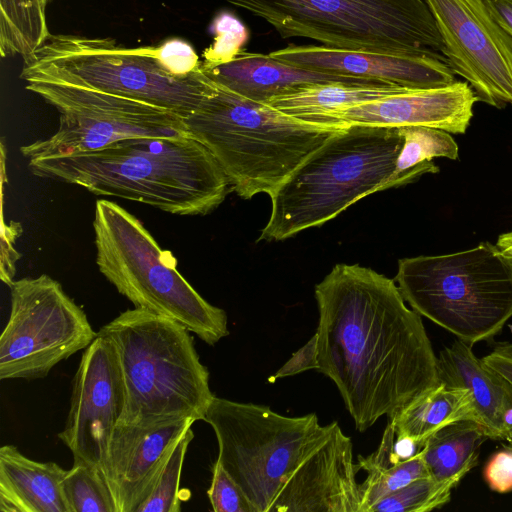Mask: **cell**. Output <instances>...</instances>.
Masks as SVG:
<instances>
[{
    "instance_id": "1",
    "label": "cell",
    "mask_w": 512,
    "mask_h": 512,
    "mask_svg": "<svg viewBox=\"0 0 512 512\" xmlns=\"http://www.w3.org/2000/svg\"><path fill=\"white\" fill-rule=\"evenodd\" d=\"M318 361L358 431L392 419L440 383L421 315L395 283L359 264H336L315 286Z\"/></svg>"
},
{
    "instance_id": "2",
    "label": "cell",
    "mask_w": 512,
    "mask_h": 512,
    "mask_svg": "<svg viewBox=\"0 0 512 512\" xmlns=\"http://www.w3.org/2000/svg\"><path fill=\"white\" fill-rule=\"evenodd\" d=\"M32 174L176 215H205L231 190L212 153L188 133L130 138L102 149L28 159Z\"/></svg>"
},
{
    "instance_id": "3",
    "label": "cell",
    "mask_w": 512,
    "mask_h": 512,
    "mask_svg": "<svg viewBox=\"0 0 512 512\" xmlns=\"http://www.w3.org/2000/svg\"><path fill=\"white\" fill-rule=\"evenodd\" d=\"M184 123L187 133L215 157L231 190L243 199L259 193L271 196L340 128L303 121L218 84Z\"/></svg>"
},
{
    "instance_id": "4",
    "label": "cell",
    "mask_w": 512,
    "mask_h": 512,
    "mask_svg": "<svg viewBox=\"0 0 512 512\" xmlns=\"http://www.w3.org/2000/svg\"><path fill=\"white\" fill-rule=\"evenodd\" d=\"M402 146L399 127L338 128L270 196L271 214L257 241H281L321 226L382 191Z\"/></svg>"
},
{
    "instance_id": "5",
    "label": "cell",
    "mask_w": 512,
    "mask_h": 512,
    "mask_svg": "<svg viewBox=\"0 0 512 512\" xmlns=\"http://www.w3.org/2000/svg\"><path fill=\"white\" fill-rule=\"evenodd\" d=\"M98 333L113 345L123 377L125 407L118 424L204 420L214 395L209 371L200 361L190 331L135 307Z\"/></svg>"
},
{
    "instance_id": "6",
    "label": "cell",
    "mask_w": 512,
    "mask_h": 512,
    "mask_svg": "<svg viewBox=\"0 0 512 512\" xmlns=\"http://www.w3.org/2000/svg\"><path fill=\"white\" fill-rule=\"evenodd\" d=\"M93 230L99 271L135 307L179 323L208 345L229 334L226 312L192 287L172 254L133 214L99 199Z\"/></svg>"
},
{
    "instance_id": "7",
    "label": "cell",
    "mask_w": 512,
    "mask_h": 512,
    "mask_svg": "<svg viewBox=\"0 0 512 512\" xmlns=\"http://www.w3.org/2000/svg\"><path fill=\"white\" fill-rule=\"evenodd\" d=\"M404 300L468 344L493 339L512 318V260L497 245L398 261Z\"/></svg>"
},
{
    "instance_id": "8",
    "label": "cell",
    "mask_w": 512,
    "mask_h": 512,
    "mask_svg": "<svg viewBox=\"0 0 512 512\" xmlns=\"http://www.w3.org/2000/svg\"><path fill=\"white\" fill-rule=\"evenodd\" d=\"M271 25L284 38L384 54L444 56L424 0H227ZM445 57V56H444Z\"/></svg>"
},
{
    "instance_id": "9",
    "label": "cell",
    "mask_w": 512,
    "mask_h": 512,
    "mask_svg": "<svg viewBox=\"0 0 512 512\" xmlns=\"http://www.w3.org/2000/svg\"><path fill=\"white\" fill-rule=\"evenodd\" d=\"M23 59V81L45 79L77 84L149 103L183 119L216 87L201 68L178 77L161 66L153 46L129 48L110 38L51 34Z\"/></svg>"
},
{
    "instance_id": "10",
    "label": "cell",
    "mask_w": 512,
    "mask_h": 512,
    "mask_svg": "<svg viewBox=\"0 0 512 512\" xmlns=\"http://www.w3.org/2000/svg\"><path fill=\"white\" fill-rule=\"evenodd\" d=\"M204 421L217 438V461L257 512H270L290 475L329 438L336 424L320 425L314 413L284 416L264 405L216 396Z\"/></svg>"
},
{
    "instance_id": "11",
    "label": "cell",
    "mask_w": 512,
    "mask_h": 512,
    "mask_svg": "<svg viewBox=\"0 0 512 512\" xmlns=\"http://www.w3.org/2000/svg\"><path fill=\"white\" fill-rule=\"evenodd\" d=\"M25 83L27 90L60 114L53 135L21 146L27 160L99 150L130 138L187 134L182 117L149 103L62 81L31 79Z\"/></svg>"
},
{
    "instance_id": "12",
    "label": "cell",
    "mask_w": 512,
    "mask_h": 512,
    "mask_svg": "<svg viewBox=\"0 0 512 512\" xmlns=\"http://www.w3.org/2000/svg\"><path fill=\"white\" fill-rule=\"evenodd\" d=\"M0 336V379H40L88 347L97 334L85 312L48 275L13 281Z\"/></svg>"
},
{
    "instance_id": "13",
    "label": "cell",
    "mask_w": 512,
    "mask_h": 512,
    "mask_svg": "<svg viewBox=\"0 0 512 512\" xmlns=\"http://www.w3.org/2000/svg\"><path fill=\"white\" fill-rule=\"evenodd\" d=\"M443 41L452 71L478 101L496 108L512 105V37L483 0H424Z\"/></svg>"
},
{
    "instance_id": "14",
    "label": "cell",
    "mask_w": 512,
    "mask_h": 512,
    "mask_svg": "<svg viewBox=\"0 0 512 512\" xmlns=\"http://www.w3.org/2000/svg\"><path fill=\"white\" fill-rule=\"evenodd\" d=\"M124 407V382L114 347L98 333L82 354L65 427L58 434L73 462L101 466Z\"/></svg>"
},
{
    "instance_id": "15",
    "label": "cell",
    "mask_w": 512,
    "mask_h": 512,
    "mask_svg": "<svg viewBox=\"0 0 512 512\" xmlns=\"http://www.w3.org/2000/svg\"><path fill=\"white\" fill-rule=\"evenodd\" d=\"M195 421L180 418L150 425L116 426L99 467L116 512H135L150 494L174 446Z\"/></svg>"
},
{
    "instance_id": "16",
    "label": "cell",
    "mask_w": 512,
    "mask_h": 512,
    "mask_svg": "<svg viewBox=\"0 0 512 512\" xmlns=\"http://www.w3.org/2000/svg\"><path fill=\"white\" fill-rule=\"evenodd\" d=\"M351 438L335 424L329 438L290 475L270 512H360Z\"/></svg>"
},
{
    "instance_id": "17",
    "label": "cell",
    "mask_w": 512,
    "mask_h": 512,
    "mask_svg": "<svg viewBox=\"0 0 512 512\" xmlns=\"http://www.w3.org/2000/svg\"><path fill=\"white\" fill-rule=\"evenodd\" d=\"M279 61L329 74L352 76L404 88H435L453 83L455 73L444 56L384 54L331 48L324 45H288L269 53Z\"/></svg>"
},
{
    "instance_id": "18",
    "label": "cell",
    "mask_w": 512,
    "mask_h": 512,
    "mask_svg": "<svg viewBox=\"0 0 512 512\" xmlns=\"http://www.w3.org/2000/svg\"><path fill=\"white\" fill-rule=\"evenodd\" d=\"M478 98L466 81L435 88L406 89L378 100L343 108L324 116L319 124L343 127L363 124L388 127L427 126L463 134Z\"/></svg>"
},
{
    "instance_id": "19",
    "label": "cell",
    "mask_w": 512,
    "mask_h": 512,
    "mask_svg": "<svg viewBox=\"0 0 512 512\" xmlns=\"http://www.w3.org/2000/svg\"><path fill=\"white\" fill-rule=\"evenodd\" d=\"M471 344L456 339L437 356L439 381L466 390L473 419L488 439L512 440V386L476 357Z\"/></svg>"
},
{
    "instance_id": "20",
    "label": "cell",
    "mask_w": 512,
    "mask_h": 512,
    "mask_svg": "<svg viewBox=\"0 0 512 512\" xmlns=\"http://www.w3.org/2000/svg\"><path fill=\"white\" fill-rule=\"evenodd\" d=\"M201 69L216 84L264 104L274 97L312 84L383 83L305 69L279 61L269 54L245 50H241L232 60L225 63L206 65L201 62Z\"/></svg>"
},
{
    "instance_id": "21",
    "label": "cell",
    "mask_w": 512,
    "mask_h": 512,
    "mask_svg": "<svg viewBox=\"0 0 512 512\" xmlns=\"http://www.w3.org/2000/svg\"><path fill=\"white\" fill-rule=\"evenodd\" d=\"M66 470L55 462H39L14 445L0 448L1 512H69L62 481Z\"/></svg>"
},
{
    "instance_id": "22",
    "label": "cell",
    "mask_w": 512,
    "mask_h": 512,
    "mask_svg": "<svg viewBox=\"0 0 512 512\" xmlns=\"http://www.w3.org/2000/svg\"><path fill=\"white\" fill-rule=\"evenodd\" d=\"M406 89L410 88L387 83H320L274 97L266 104L287 115L320 125L319 121L329 113L378 100Z\"/></svg>"
},
{
    "instance_id": "23",
    "label": "cell",
    "mask_w": 512,
    "mask_h": 512,
    "mask_svg": "<svg viewBox=\"0 0 512 512\" xmlns=\"http://www.w3.org/2000/svg\"><path fill=\"white\" fill-rule=\"evenodd\" d=\"M464 419L474 420L466 390L440 382L418 396L389 422L397 438L409 439L423 448L432 434Z\"/></svg>"
},
{
    "instance_id": "24",
    "label": "cell",
    "mask_w": 512,
    "mask_h": 512,
    "mask_svg": "<svg viewBox=\"0 0 512 512\" xmlns=\"http://www.w3.org/2000/svg\"><path fill=\"white\" fill-rule=\"evenodd\" d=\"M483 428L472 419L453 422L432 434L421 450L429 476L457 485L478 464Z\"/></svg>"
},
{
    "instance_id": "25",
    "label": "cell",
    "mask_w": 512,
    "mask_h": 512,
    "mask_svg": "<svg viewBox=\"0 0 512 512\" xmlns=\"http://www.w3.org/2000/svg\"><path fill=\"white\" fill-rule=\"evenodd\" d=\"M395 440L396 433L389 422L377 450L367 457H358V469H363L367 473V478L360 484V512H369V509L383 497L416 479L429 476L421 451L402 460L395 451Z\"/></svg>"
},
{
    "instance_id": "26",
    "label": "cell",
    "mask_w": 512,
    "mask_h": 512,
    "mask_svg": "<svg viewBox=\"0 0 512 512\" xmlns=\"http://www.w3.org/2000/svg\"><path fill=\"white\" fill-rule=\"evenodd\" d=\"M399 129L403 136V146L395 170L383 190L411 182L425 173H437L439 168L433 163V158H458V145L447 131L427 126H405Z\"/></svg>"
},
{
    "instance_id": "27",
    "label": "cell",
    "mask_w": 512,
    "mask_h": 512,
    "mask_svg": "<svg viewBox=\"0 0 512 512\" xmlns=\"http://www.w3.org/2000/svg\"><path fill=\"white\" fill-rule=\"evenodd\" d=\"M50 0H0V53L27 57L51 35L46 7Z\"/></svg>"
},
{
    "instance_id": "28",
    "label": "cell",
    "mask_w": 512,
    "mask_h": 512,
    "mask_svg": "<svg viewBox=\"0 0 512 512\" xmlns=\"http://www.w3.org/2000/svg\"><path fill=\"white\" fill-rule=\"evenodd\" d=\"M69 512H116L108 485L98 466L73 462L62 481Z\"/></svg>"
},
{
    "instance_id": "29",
    "label": "cell",
    "mask_w": 512,
    "mask_h": 512,
    "mask_svg": "<svg viewBox=\"0 0 512 512\" xmlns=\"http://www.w3.org/2000/svg\"><path fill=\"white\" fill-rule=\"evenodd\" d=\"M455 486L430 476L419 478L377 501L369 512H429L447 504Z\"/></svg>"
},
{
    "instance_id": "30",
    "label": "cell",
    "mask_w": 512,
    "mask_h": 512,
    "mask_svg": "<svg viewBox=\"0 0 512 512\" xmlns=\"http://www.w3.org/2000/svg\"><path fill=\"white\" fill-rule=\"evenodd\" d=\"M194 438L192 427L178 440L166 460L150 494L135 512H179V485L185 455Z\"/></svg>"
},
{
    "instance_id": "31",
    "label": "cell",
    "mask_w": 512,
    "mask_h": 512,
    "mask_svg": "<svg viewBox=\"0 0 512 512\" xmlns=\"http://www.w3.org/2000/svg\"><path fill=\"white\" fill-rule=\"evenodd\" d=\"M210 32L215 35L214 43L204 53L206 65H216L232 60L248 40L245 25L229 12L217 15L211 23Z\"/></svg>"
},
{
    "instance_id": "32",
    "label": "cell",
    "mask_w": 512,
    "mask_h": 512,
    "mask_svg": "<svg viewBox=\"0 0 512 512\" xmlns=\"http://www.w3.org/2000/svg\"><path fill=\"white\" fill-rule=\"evenodd\" d=\"M207 491L214 512H257L241 487L216 460Z\"/></svg>"
},
{
    "instance_id": "33",
    "label": "cell",
    "mask_w": 512,
    "mask_h": 512,
    "mask_svg": "<svg viewBox=\"0 0 512 512\" xmlns=\"http://www.w3.org/2000/svg\"><path fill=\"white\" fill-rule=\"evenodd\" d=\"M153 52L161 66L172 75L185 77L201 68L196 51L183 39H168L153 46Z\"/></svg>"
},
{
    "instance_id": "34",
    "label": "cell",
    "mask_w": 512,
    "mask_h": 512,
    "mask_svg": "<svg viewBox=\"0 0 512 512\" xmlns=\"http://www.w3.org/2000/svg\"><path fill=\"white\" fill-rule=\"evenodd\" d=\"M483 476L492 491H512V448L508 447L494 453L484 467Z\"/></svg>"
},
{
    "instance_id": "35",
    "label": "cell",
    "mask_w": 512,
    "mask_h": 512,
    "mask_svg": "<svg viewBox=\"0 0 512 512\" xmlns=\"http://www.w3.org/2000/svg\"><path fill=\"white\" fill-rule=\"evenodd\" d=\"M311 369H319L317 332L303 347L297 350L274 375H272L269 381L274 382L279 378L294 376Z\"/></svg>"
},
{
    "instance_id": "36",
    "label": "cell",
    "mask_w": 512,
    "mask_h": 512,
    "mask_svg": "<svg viewBox=\"0 0 512 512\" xmlns=\"http://www.w3.org/2000/svg\"><path fill=\"white\" fill-rule=\"evenodd\" d=\"M481 360L512 386V343H499Z\"/></svg>"
},
{
    "instance_id": "37",
    "label": "cell",
    "mask_w": 512,
    "mask_h": 512,
    "mask_svg": "<svg viewBox=\"0 0 512 512\" xmlns=\"http://www.w3.org/2000/svg\"><path fill=\"white\" fill-rule=\"evenodd\" d=\"M492 16L512 37V0H483Z\"/></svg>"
},
{
    "instance_id": "38",
    "label": "cell",
    "mask_w": 512,
    "mask_h": 512,
    "mask_svg": "<svg viewBox=\"0 0 512 512\" xmlns=\"http://www.w3.org/2000/svg\"><path fill=\"white\" fill-rule=\"evenodd\" d=\"M496 245L503 255L512 260V231L501 234Z\"/></svg>"
},
{
    "instance_id": "39",
    "label": "cell",
    "mask_w": 512,
    "mask_h": 512,
    "mask_svg": "<svg viewBox=\"0 0 512 512\" xmlns=\"http://www.w3.org/2000/svg\"><path fill=\"white\" fill-rule=\"evenodd\" d=\"M510 447L512 448V440L510 441Z\"/></svg>"
}]
</instances>
